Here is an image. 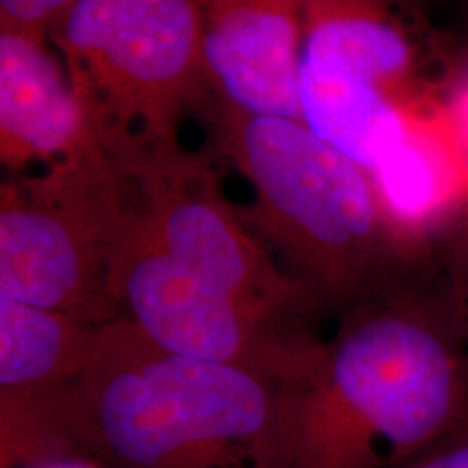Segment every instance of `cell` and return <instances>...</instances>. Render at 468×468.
Segmentation results:
<instances>
[{"mask_svg": "<svg viewBox=\"0 0 468 468\" xmlns=\"http://www.w3.org/2000/svg\"><path fill=\"white\" fill-rule=\"evenodd\" d=\"M76 0H0V28L48 35Z\"/></svg>", "mask_w": 468, "mask_h": 468, "instance_id": "obj_13", "label": "cell"}, {"mask_svg": "<svg viewBox=\"0 0 468 468\" xmlns=\"http://www.w3.org/2000/svg\"><path fill=\"white\" fill-rule=\"evenodd\" d=\"M134 183L152 239L196 276L291 324L306 325L308 314L321 306L317 295L280 267L265 241L251 234L204 156L180 150Z\"/></svg>", "mask_w": 468, "mask_h": 468, "instance_id": "obj_8", "label": "cell"}, {"mask_svg": "<svg viewBox=\"0 0 468 468\" xmlns=\"http://www.w3.org/2000/svg\"><path fill=\"white\" fill-rule=\"evenodd\" d=\"M412 58L403 0H308L297 69L302 122L368 172L406 126L390 87Z\"/></svg>", "mask_w": 468, "mask_h": 468, "instance_id": "obj_7", "label": "cell"}, {"mask_svg": "<svg viewBox=\"0 0 468 468\" xmlns=\"http://www.w3.org/2000/svg\"><path fill=\"white\" fill-rule=\"evenodd\" d=\"M306 11L308 0H200L215 101L302 122L297 69Z\"/></svg>", "mask_w": 468, "mask_h": 468, "instance_id": "obj_10", "label": "cell"}, {"mask_svg": "<svg viewBox=\"0 0 468 468\" xmlns=\"http://www.w3.org/2000/svg\"><path fill=\"white\" fill-rule=\"evenodd\" d=\"M96 142L48 35L0 28V161L14 176L66 165Z\"/></svg>", "mask_w": 468, "mask_h": 468, "instance_id": "obj_11", "label": "cell"}, {"mask_svg": "<svg viewBox=\"0 0 468 468\" xmlns=\"http://www.w3.org/2000/svg\"><path fill=\"white\" fill-rule=\"evenodd\" d=\"M466 113H468V102H466ZM468 117V115H466Z\"/></svg>", "mask_w": 468, "mask_h": 468, "instance_id": "obj_16", "label": "cell"}, {"mask_svg": "<svg viewBox=\"0 0 468 468\" xmlns=\"http://www.w3.org/2000/svg\"><path fill=\"white\" fill-rule=\"evenodd\" d=\"M139 204L137 183L93 150L0 186V297L107 325L115 248Z\"/></svg>", "mask_w": 468, "mask_h": 468, "instance_id": "obj_5", "label": "cell"}, {"mask_svg": "<svg viewBox=\"0 0 468 468\" xmlns=\"http://www.w3.org/2000/svg\"><path fill=\"white\" fill-rule=\"evenodd\" d=\"M215 145L254 191L251 226L321 303L349 306L406 280L365 169L300 120L215 101Z\"/></svg>", "mask_w": 468, "mask_h": 468, "instance_id": "obj_3", "label": "cell"}, {"mask_svg": "<svg viewBox=\"0 0 468 468\" xmlns=\"http://www.w3.org/2000/svg\"><path fill=\"white\" fill-rule=\"evenodd\" d=\"M297 384L185 358L102 325L66 410L69 458L102 468H295Z\"/></svg>", "mask_w": 468, "mask_h": 468, "instance_id": "obj_2", "label": "cell"}, {"mask_svg": "<svg viewBox=\"0 0 468 468\" xmlns=\"http://www.w3.org/2000/svg\"><path fill=\"white\" fill-rule=\"evenodd\" d=\"M39 468H102V466H98L96 462H90L85 458H63V460L50 462V464H44Z\"/></svg>", "mask_w": 468, "mask_h": 468, "instance_id": "obj_15", "label": "cell"}, {"mask_svg": "<svg viewBox=\"0 0 468 468\" xmlns=\"http://www.w3.org/2000/svg\"><path fill=\"white\" fill-rule=\"evenodd\" d=\"M367 176L393 234L425 230L442 218L458 193V169L449 152L410 115Z\"/></svg>", "mask_w": 468, "mask_h": 468, "instance_id": "obj_12", "label": "cell"}, {"mask_svg": "<svg viewBox=\"0 0 468 468\" xmlns=\"http://www.w3.org/2000/svg\"><path fill=\"white\" fill-rule=\"evenodd\" d=\"M120 317L161 349L185 358L219 362L300 384L314 367L324 341L248 306L174 261L133 213L111 267Z\"/></svg>", "mask_w": 468, "mask_h": 468, "instance_id": "obj_6", "label": "cell"}, {"mask_svg": "<svg viewBox=\"0 0 468 468\" xmlns=\"http://www.w3.org/2000/svg\"><path fill=\"white\" fill-rule=\"evenodd\" d=\"M102 325L0 297V468L69 458L66 410Z\"/></svg>", "mask_w": 468, "mask_h": 468, "instance_id": "obj_9", "label": "cell"}, {"mask_svg": "<svg viewBox=\"0 0 468 468\" xmlns=\"http://www.w3.org/2000/svg\"><path fill=\"white\" fill-rule=\"evenodd\" d=\"M96 142L133 180L215 102L200 0H76L48 33Z\"/></svg>", "mask_w": 468, "mask_h": 468, "instance_id": "obj_4", "label": "cell"}, {"mask_svg": "<svg viewBox=\"0 0 468 468\" xmlns=\"http://www.w3.org/2000/svg\"><path fill=\"white\" fill-rule=\"evenodd\" d=\"M468 427V338L442 282L343 308L295 390V468H406Z\"/></svg>", "mask_w": 468, "mask_h": 468, "instance_id": "obj_1", "label": "cell"}, {"mask_svg": "<svg viewBox=\"0 0 468 468\" xmlns=\"http://www.w3.org/2000/svg\"><path fill=\"white\" fill-rule=\"evenodd\" d=\"M406 468H468V427L410 462Z\"/></svg>", "mask_w": 468, "mask_h": 468, "instance_id": "obj_14", "label": "cell"}]
</instances>
